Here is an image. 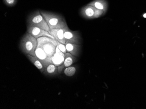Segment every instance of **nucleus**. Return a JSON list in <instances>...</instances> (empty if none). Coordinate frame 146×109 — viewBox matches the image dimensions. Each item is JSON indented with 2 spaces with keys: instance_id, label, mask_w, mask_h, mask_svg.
Here are the masks:
<instances>
[{
  "instance_id": "obj_6",
  "label": "nucleus",
  "mask_w": 146,
  "mask_h": 109,
  "mask_svg": "<svg viewBox=\"0 0 146 109\" xmlns=\"http://www.w3.org/2000/svg\"><path fill=\"white\" fill-rule=\"evenodd\" d=\"M64 36L66 43L77 44H82V37L79 32L78 31H71L68 27L66 29Z\"/></svg>"
},
{
  "instance_id": "obj_5",
  "label": "nucleus",
  "mask_w": 146,
  "mask_h": 109,
  "mask_svg": "<svg viewBox=\"0 0 146 109\" xmlns=\"http://www.w3.org/2000/svg\"><path fill=\"white\" fill-rule=\"evenodd\" d=\"M80 15L86 19L97 18L104 15V12L92 6L87 5L82 8L80 11Z\"/></svg>"
},
{
  "instance_id": "obj_1",
  "label": "nucleus",
  "mask_w": 146,
  "mask_h": 109,
  "mask_svg": "<svg viewBox=\"0 0 146 109\" xmlns=\"http://www.w3.org/2000/svg\"><path fill=\"white\" fill-rule=\"evenodd\" d=\"M38 44L35 56L40 60L45 68L52 63V58L56 53L57 41L47 37L37 39Z\"/></svg>"
},
{
  "instance_id": "obj_7",
  "label": "nucleus",
  "mask_w": 146,
  "mask_h": 109,
  "mask_svg": "<svg viewBox=\"0 0 146 109\" xmlns=\"http://www.w3.org/2000/svg\"><path fill=\"white\" fill-rule=\"evenodd\" d=\"M26 32L36 39L42 37H47L52 38L53 39H55L54 37L51 35L49 32L44 29L39 28L37 27L33 26V25L27 24Z\"/></svg>"
},
{
  "instance_id": "obj_4",
  "label": "nucleus",
  "mask_w": 146,
  "mask_h": 109,
  "mask_svg": "<svg viewBox=\"0 0 146 109\" xmlns=\"http://www.w3.org/2000/svg\"><path fill=\"white\" fill-rule=\"evenodd\" d=\"M27 23L29 25H33L44 29L49 32L50 30L39 10L33 11L29 15L27 18Z\"/></svg>"
},
{
  "instance_id": "obj_13",
  "label": "nucleus",
  "mask_w": 146,
  "mask_h": 109,
  "mask_svg": "<svg viewBox=\"0 0 146 109\" xmlns=\"http://www.w3.org/2000/svg\"><path fill=\"white\" fill-rule=\"evenodd\" d=\"M42 74L46 75L55 76L58 73V67L53 63L50 64L45 68Z\"/></svg>"
},
{
  "instance_id": "obj_12",
  "label": "nucleus",
  "mask_w": 146,
  "mask_h": 109,
  "mask_svg": "<svg viewBox=\"0 0 146 109\" xmlns=\"http://www.w3.org/2000/svg\"><path fill=\"white\" fill-rule=\"evenodd\" d=\"M26 57L28 58L30 61L32 62L33 65H34L35 67L39 70V71H40L42 73H43L45 68L43 66L40 60L36 56L26 55Z\"/></svg>"
},
{
  "instance_id": "obj_16",
  "label": "nucleus",
  "mask_w": 146,
  "mask_h": 109,
  "mask_svg": "<svg viewBox=\"0 0 146 109\" xmlns=\"http://www.w3.org/2000/svg\"><path fill=\"white\" fill-rule=\"evenodd\" d=\"M57 47L61 52L63 53L64 54L67 53V50L66 48L65 45L57 41Z\"/></svg>"
},
{
  "instance_id": "obj_3",
  "label": "nucleus",
  "mask_w": 146,
  "mask_h": 109,
  "mask_svg": "<svg viewBox=\"0 0 146 109\" xmlns=\"http://www.w3.org/2000/svg\"><path fill=\"white\" fill-rule=\"evenodd\" d=\"M37 44V39L26 32L21 38L19 48L25 55L35 56Z\"/></svg>"
},
{
  "instance_id": "obj_14",
  "label": "nucleus",
  "mask_w": 146,
  "mask_h": 109,
  "mask_svg": "<svg viewBox=\"0 0 146 109\" xmlns=\"http://www.w3.org/2000/svg\"><path fill=\"white\" fill-rule=\"evenodd\" d=\"M76 72V68L74 67H66L64 70L65 75L68 76H72L74 75Z\"/></svg>"
},
{
  "instance_id": "obj_9",
  "label": "nucleus",
  "mask_w": 146,
  "mask_h": 109,
  "mask_svg": "<svg viewBox=\"0 0 146 109\" xmlns=\"http://www.w3.org/2000/svg\"><path fill=\"white\" fill-rule=\"evenodd\" d=\"M68 27V26L64 28L51 29L50 30L49 33L54 37L55 39L57 41L65 45L66 42L64 36V34L66 29Z\"/></svg>"
},
{
  "instance_id": "obj_17",
  "label": "nucleus",
  "mask_w": 146,
  "mask_h": 109,
  "mask_svg": "<svg viewBox=\"0 0 146 109\" xmlns=\"http://www.w3.org/2000/svg\"><path fill=\"white\" fill-rule=\"evenodd\" d=\"M143 17H144V18H146V14H144L143 15Z\"/></svg>"
},
{
  "instance_id": "obj_2",
  "label": "nucleus",
  "mask_w": 146,
  "mask_h": 109,
  "mask_svg": "<svg viewBox=\"0 0 146 109\" xmlns=\"http://www.w3.org/2000/svg\"><path fill=\"white\" fill-rule=\"evenodd\" d=\"M40 12L50 30L68 26L65 19L62 15L46 10H41Z\"/></svg>"
},
{
  "instance_id": "obj_8",
  "label": "nucleus",
  "mask_w": 146,
  "mask_h": 109,
  "mask_svg": "<svg viewBox=\"0 0 146 109\" xmlns=\"http://www.w3.org/2000/svg\"><path fill=\"white\" fill-rule=\"evenodd\" d=\"M77 60L76 57L73 56L69 53L67 52L65 54V59L64 62L61 65L58 67V74H61L64 68L70 67L73 63H74Z\"/></svg>"
},
{
  "instance_id": "obj_11",
  "label": "nucleus",
  "mask_w": 146,
  "mask_h": 109,
  "mask_svg": "<svg viewBox=\"0 0 146 109\" xmlns=\"http://www.w3.org/2000/svg\"><path fill=\"white\" fill-rule=\"evenodd\" d=\"M87 5L92 6L98 9L102 10L104 12V15L108 9V3L106 0H93Z\"/></svg>"
},
{
  "instance_id": "obj_10",
  "label": "nucleus",
  "mask_w": 146,
  "mask_h": 109,
  "mask_svg": "<svg viewBox=\"0 0 146 109\" xmlns=\"http://www.w3.org/2000/svg\"><path fill=\"white\" fill-rule=\"evenodd\" d=\"M65 45L67 52L69 53L75 57H79L80 54H81V50H82L81 44L66 43Z\"/></svg>"
},
{
  "instance_id": "obj_15",
  "label": "nucleus",
  "mask_w": 146,
  "mask_h": 109,
  "mask_svg": "<svg viewBox=\"0 0 146 109\" xmlns=\"http://www.w3.org/2000/svg\"><path fill=\"white\" fill-rule=\"evenodd\" d=\"M4 4L8 7H13L17 4L18 0H3Z\"/></svg>"
}]
</instances>
